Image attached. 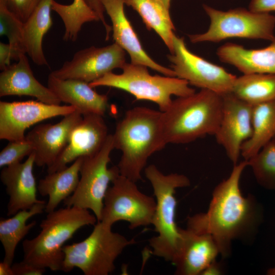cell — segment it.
I'll use <instances>...</instances> for the list:
<instances>
[{
	"label": "cell",
	"instance_id": "obj_1",
	"mask_svg": "<svg viewBox=\"0 0 275 275\" xmlns=\"http://www.w3.org/2000/svg\"><path fill=\"white\" fill-rule=\"evenodd\" d=\"M248 165L246 160L234 165L229 177L214 188L207 211L187 218V229L210 235L224 258L231 255L233 240L254 236L263 220L260 203L253 195L243 196L240 190V178Z\"/></svg>",
	"mask_w": 275,
	"mask_h": 275
},
{
	"label": "cell",
	"instance_id": "obj_2",
	"mask_svg": "<svg viewBox=\"0 0 275 275\" xmlns=\"http://www.w3.org/2000/svg\"><path fill=\"white\" fill-rule=\"evenodd\" d=\"M161 113L144 106L127 110L113 134L115 149L122 155L117 165L120 175L136 182L149 158L167 145L164 140Z\"/></svg>",
	"mask_w": 275,
	"mask_h": 275
},
{
	"label": "cell",
	"instance_id": "obj_3",
	"mask_svg": "<svg viewBox=\"0 0 275 275\" xmlns=\"http://www.w3.org/2000/svg\"><path fill=\"white\" fill-rule=\"evenodd\" d=\"M222 109V95L205 89L173 100L161 113L166 143L187 144L207 135H214Z\"/></svg>",
	"mask_w": 275,
	"mask_h": 275
},
{
	"label": "cell",
	"instance_id": "obj_4",
	"mask_svg": "<svg viewBox=\"0 0 275 275\" xmlns=\"http://www.w3.org/2000/svg\"><path fill=\"white\" fill-rule=\"evenodd\" d=\"M95 215L88 209L76 206L62 208L47 213L34 238L22 242V260L36 267L62 270L65 243L81 228L95 225Z\"/></svg>",
	"mask_w": 275,
	"mask_h": 275
},
{
	"label": "cell",
	"instance_id": "obj_5",
	"mask_svg": "<svg viewBox=\"0 0 275 275\" xmlns=\"http://www.w3.org/2000/svg\"><path fill=\"white\" fill-rule=\"evenodd\" d=\"M150 181L156 200V208L152 224L157 235L149 241L152 255L172 262L181 239L179 227L176 223L177 188L189 186L190 182L184 175L164 174L154 164L144 170Z\"/></svg>",
	"mask_w": 275,
	"mask_h": 275
},
{
	"label": "cell",
	"instance_id": "obj_6",
	"mask_svg": "<svg viewBox=\"0 0 275 275\" xmlns=\"http://www.w3.org/2000/svg\"><path fill=\"white\" fill-rule=\"evenodd\" d=\"M112 227L99 221L84 240L63 248L62 271L80 269L85 275H108L115 269V262L123 251L135 243L134 239L114 232Z\"/></svg>",
	"mask_w": 275,
	"mask_h": 275
},
{
	"label": "cell",
	"instance_id": "obj_7",
	"mask_svg": "<svg viewBox=\"0 0 275 275\" xmlns=\"http://www.w3.org/2000/svg\"><path fill=\"white\" fill-rule=\"evenodd\" d=\"M122 70L121 74L109 72L89 84L94 88L106 86L125 91L136 100L155 103L161 112L169 108L172 96L183 97L196 92L186 80L177 77L152 75L143 65L126 63Z\"/></svg>",
	"mask_w": 275,
	"mask_h": 275
},
{
	"label": "cell",
	"instance_id": "obj_8",
	"mask_svg": "<svg viewBox=\"0 0 275 275\" xmlns=\"http://www.w3.org/2000/svg\"><path fill=\"white\" fill-rule=\"evenodd\" d=\"M203 8L210 19V25L204 33L189 35L191 42H218L230 38L275 39V16L269 13L255 12L243 8L228 11L215 9L206 5Z\"/></svg>",
	"mask_w": 275,
	"mask_h": 275
},
{
	"label": "cell",
	"instance_id": "obj_9",
	"mask_svg": "<svg viewBox=\"0 0 275 275\" xmlns=\"http://www.w3.org/2000/svg\"><path fill=\"white\" fill-rule=\"evenodd\" d=\"M114 149L113 134H109L99 152L84 158L78 186L74 193L63 201L65 206L90 209L98 222L101 221L109 183L120 174L117 166L108 168L111 153Z\"/></svg>",
	"mask_w": 275,
	"mask_h": 275
},
{
	"label": "cell",
	"instance_id": "obj_10",
	"mask_svg": "<svg viewBox=\"0 0 275 275\" xmlns=\"http://www.w3.org/2000/svg\"><path fill=\"white\" fill-rule=\"evenodd\" d=\"M105 194L101 222L112 226L118 221H126L130 229L152 224L156 200L142 193L136 182L119 175Z\"/></svg>",
	"mask_w": 275,
	"mask_h": 275
},
{
	"label": "cell",
	"instance_id": "obj_11",
	"mask_svg": "<svg viewBox=\"0 0 275 275\" xmlns=\"http://www.w3.org/2000/svg\"><path fill=\"white\" fill-rule=\"evenodd\" d=\"M167 57L176 76L189 85L221 95L231 93L237 76L191 52L184 38L175 35L173 51Z\"/></svg>",
	"mask_w": 275,
	"mask_h": 275
},
{
	"label": "cell",
	"instance_id": "obj_12",
	"mask_svg": "<svg viewBox=\"0 0 275 275\" xmlns=\"http://www.w3.org/2000/svg\"><path fill=\"white\" fill-rule=\"evenodd\" d=\"M125 52L115 42L101 47L91 46L77 51L71 61L50 74L60 79L90 83L114 69H122L126 63Z\"/></svg>",
	"mask_w": 275,
	"mask_h": 275
},
{
	"label": "cell",
	"instance_id": "obj_13",
	"mask_svg": "<svg viewBox=\"0 0 275 275\" xmlns=\"http://www.w3.org/2000/svg\"><path fill=\"white\" fill-rule=\"evenodd\" d=\"M76 109L70 105H54L40 101H0V139H25V131L43 120L70 114Z\"/></svg>",
	"mask_w": 275,
	"mask_h": 275
},
{
	"label": "cell",
	"instance_id": "obj_14",
	"mask_svg": "<svg viewBox=\"0 0 275 275\" xmlns=\"http://www.w3.org/2000/svg\"><path fill=\"white\" fill-rule=\"evenodd\" d=\"M222 97V118L214 136L235 165L241 155L242 145L252 133L253 106L232 93L223 95Z\"/></svg>",
	"mask_w": 275,
	"mask_h": 275
},
{
	"label": "cell",
	"instance_id": "obj_15",
	"mask_svg": "<svg viewBox=\"0 0 275 275\" xmlns=\"http://www.w3.org/2000/svg\"><path fill=\"white\" fill-rule=\"evenodd\" d=\"M109 134L103 116L94 114L83 115L72 130L62 152L47 167V173L63 169L80 157L95 155L102 149Z\"/></svg>",
	"mask_w": 275,
	"mask_h": 275
},
{
	"label": "cell",
	"instance_id": "obj_16",
	"mask_svg": "<svg viewBox=\"0 0 275 275\" xmlns=\"http://www.w3.org/2000/svg\"><path fill=\"white\" fill-rule=\"evenodd\" d=\"M83 115L77 109L64 116L58 123L42 124L35 126L25 135L34 146L35 164L38 167L50 166L67 145L72 130Z\"/></svg>",
	"mask_w": 275,
	"mask_h": 275
},
{
	"label": "cell",
	"instance_id": "obj_17",
	"mask_svg": "<svg viewBox=\"0 0 275 275\" xmlns=\"http://www.w3.org/2000/svg\"><path fill=\"white\" fill-rule=\"evenodd\" d=\"M101 2L112 23L113 40L129 55L130 63L146 66L165 76L176 77L172 68L155 62L144 49L124 12V1L101 0Z\"/></svg>",
	"mask_w": 275,
	"mask_h": 275
},
{
	"label": "cell",
	"instance_id": "obj_18",
	"mask_svg": "<svg viewBox=\"0 0 275 275\" xmlns=\"http://www.w3.org/2000/svg\"><path fill=\"white\" fill-rule=\"evenodd\" d=\"M35 155L33 152L23 162L2 168L0 179L8 195L7 215L11 216L20 210H28L44 200L37 198L38 190L33 174Z\"/></svg>",
	"mask_w": 275,
	"mask_h": 275
},
{
	"label": "cell",
	"instance_id": "obj_19",
	"mask_svg": "<svg viewBox=\"0 0 275 275\" xmlns=\"http://www.w3.org/2000/svg\"><path fill=\"white\" fill-rule=\"evenodd\" d=\"M181 239L172 261L177 275H199L219 254L213 238L209 234H198L179 227Z\"/></svg>",
	"mask_w": 275,
	"mask_h": 275
},
{
	"label": "cell",
	"instance_id": "obj_20",
	"mask_svg": "<svg viewBox=\"0 0 275 275\" xmlns=\"http://www.w3.org/2000/svg\"><path fill=\"white\" fill-rule=\"evenodd\" d=\"M10 95L30 96L49 104L60 105L61 102L48 87L35 78L25 54L0 74V96Z\"/></svg>",
	"mask_w": 275,
	"mask_h": 275
},
{
	"label": "cell",
	"instance_id": "obj_21",
	"mask_svg": "<svg viewBox=\"0 0 275 275\" xmlns=\"http://www.w3.org/2000/svg\"><path fill=\"white\" fill-rule=\"evenodd\" d=\"M47 87L61 102L74 106L82 115L103 116L107 109V97L96 92L89 82L75 79H60L50 74Z\"/></svg>",
	"mask_w": 275,
	"mask_h": 275
},
{
	"label": "cell",
	"instance_id": "obj_22",
	"mask_svg": "<svg viewBox=\"0 0 275 275\" xmlns=\"http://www.w3.org/2000/svg\"><path fill=\"white\" fill-rule=\"evenodd\" d=\"M216 54L220 61L234 66L243 74H275V39L268 46L257 49L227 43L218 48Z\"/></svg>",
	"mask_w": 275,
	"mask_h": 275
},
{
	"label": "cell",
	"instance_id": "obj_23",
	"mask_svg": "<svg viewBox=\"0 0 275 275\" xmlns=\"http://www.w3.org/2000/svg\"><path fill=\"white\" fill-rule=\"evenodd\" d=\"M83 159L84 157H80L69 167L47 173L44 178L39 180L37 185L39 193L43 197H48L45 208L47 213L56 210L60 203L76 190L79 181Z\"/></svg>",
	"mask_w": 275,
	"mask_h": 275
},
{
	"label": "cell",
	"instance_id": "obj_24",
	"mask_svg": "<svg viewBox=\"0 0 275 275\" xmlns=\"http://www.w3.org/2000/svg\"><path fill=\"white\" fill-rule=\"evenodd\" d=\"M53 0H41L28 19L24 22L23 40L26 53L38 65H47L42 41L52 25L51 16Z\"/></svg>",
	"mask_w": 275,
	"mask_h": 275
},
{
	"label": "cell",
	"instance_id": "obj_25",
	"mask_svg": "<svg viewBox=\"0 0 275 275\" xmlns=\"http://www.w3.org/2000/svg\"><path fill=\"white\" fill-rule=\"evenodd\" d=\"M46 202L35 204L28 210L19 211L10 218L0 219V241L3 246L5 256L3 261L12 265L17 245L36 225V221L26 224L31 217L43 212Z\"/></svg>",
	"mask_w": 275,
	"mask_h": 275
},
{
	"label": "cell",
	"instance_id": "obj_26",
	"mask_svg": "<svg viewBox=\"0 0 275 275\" xmlns=\"http://www.w3.org/2000/svg\"><path fill=\"white\" fill-rule=\"evenodd\" d=\"M275 138V99L253 106L252 133L242 145L241 155L248 160Z\"/></svg>",
	"mask_w": 275,
	"mask_h": 275
},
{
	"label": "cell",
	"instance_id": "obj_27",
	"mask_svg": "<svg viewBox=\"0 0 275 275\" xmlns=\"http://www.w3.org/2000/svg\"><path fill=\"white\" fill-rule=\"evenodd\" d=\"M141 17L149 31L153 30L162 39L170 52L173 50L175 26L169 10L160 0H124Z\"/></svg>",
	"mask_w": 275,
	"mask_h": 275
},
{
	"label": "cell",
	"instance_id": "obj_28",
	"mask_svg": "<svg viewBox=\"0 0 275 275\" xmlns=\"http://www.w3.org/2000/svg\"><path fill=\"white\" fill-rule=\"evenodd\" d=\"M231 93L252 106L275 99V74H243L236 77Z\"/></svg>",
	"mask_w": 275,
	"mask_h": 275
},
{
	"label": "cell",
	"instance_id": "obj_29",
	"mask_svg": "<svg viewBox=\"0 0 275 275\" xmlns=\"http://www.w3.org/2000/svg\"><path fill=\"white\" fill-rule=\"evenodd\" d=\"M51 8L63 21L65 29L63 39L66 41H75L84 23L99 21L85 0H73L70 5L62 4L53 0Z\"/></svg>",
	"mask_w": 275,
	"mask_h": 275
},
{
	"label": "cell",
	"instance_id": "obj_30",
	"mask_svg": "<svg viewBox=\"0 0 275 275\" xmlns=\"http://www.w3.org/2000/svg\"><path fill=\"white\" fill-rule=\"evenodd\" d=\"M247 161L258 183L264 188L275 190V140Z\"/></svg>",
	"mask_w": 275,
	"mask_h": 275
},
{
	"label": "cell",
	"instance_id": "obj_31",
	"mask_svg": "<svg viewBox=\"0 0 275 275\" xmlns=\"http://www.w3.org/2000/svg\"><path fill=\"white\" fill-rule=\"evenodd\" d=\"M24 22L12 13L0 1V35H5L18 60L22 54H26L23 40Z\"/></svg>",
	"mask_w": 275,
	"mask_h": 275
},
{
	"label": "cell",
	"instance_id": "obj_32",
	"mask_svg": "<svg viewBox=\"0 0 275 275\" xmlns=\"http://www.w3.org/2000/svg\"><path fill=\"white\" fill-rule=\"evenodd\" d=\"M34 151L32 143L25 139L10 141L0 153V167L20 162L25 156Z\"/></svg>",
	"mask_w": 275,
	"mask_h": 275
},
{
	"label": "cell",
	"instance_id": "obj_33",
	"mask_svg": "<svg viewBox=\"0 0 275 275\" xmlns=\"http://www.w3.org/2000/svg\"><path fill=\"white\" fill-rule=\"evenodd\" d=\"M41 0H0L17 18L25 22Z\"/></svg>",
	"mask_w": 275,
	"mask_h": 275
},
{
	"label": "cell",
	"instance_id": "obj_34",
	"mask_svg": "<svg viewBox=\"0 0 275 275\" xmlns=\"http://www.w3.org/2000/svg\"><path fill=\"white\" fill-rule=\"evenodd\" d=\"M14 275H42L46 269L36 267L23 260L12 265Z\"/></svg>",
	"mask_w": 275,
	"mask_h": 275
},
{
	"label": "cell",
	"instance_id": "obj_35",
	"mask_svg": "<svg viewBox=\"0 0 275 275\" xmlns=\"http://www.w3.org/2000/svg\"><path fill=\"white\" fill-rule=\"evenodd\" d=\"M88 5L95 12L99 20L104 27L106 32V40L109 38V34L112 30V26L107 23L105 20L104 12L105 11L101 0H85Z\"/></svg>",
	"mask_w": 275,
	"mask_h": 275
},
{
	"label": "cell",
	"instance_id": "obj_36",
	"mask_svg": "<svg viewBox=\"0 0 275 275\" xmlns=\"http://www.w3.org/2000/svg\"><path fill=\"white\" fill-rule=\"evenodd\" d=\"M11 60L18 61L15 53L9 44L0 43V69L2 71L10 65Z\"/></svg>",
	"mask_w": 275,
	"mask_h": 275
},
{
	"label": "cell",
	"instance_id": "obj_37",
	"mask_svg": "<svg viewBox=\"0 0 275 275\" xmlns=\"http://www.w3.org/2000/svg\"><path fill=\"white\" fill-rule=\"evenodd\" d=\"M249 9L258 13L275 11V0H251Z\"/></svg>",
	"mask_w": 275,
	"mask_h": 275
},
{
	"label": "cell",
	"instance_id": "obj_38",
	"mask_svg": "<svg viewBox=\"0 0 275 275\" xmlns=\"http://www.w3.org/2000/svg\"><path fill=\"white\" fill-rule=\"evenodd\" d=\"M216 260L209 264L201 273V274L204 275H219L221 274V267Z\"/></svg>",
	"mask_w": 275,
	"mask_h": 275
},
{
	"label": "cell",
	"instance_id": "obj_39",
	"mask_svg": "<svg viewBox=\"0 0 275 275\" xmlns=\"http://www.w3.org/2000/svg\"><path fill=\"white\" fill-rule=\"evenodd\" d=\"M1 275H14L12 265L2 261L0 263Z\"/></svg>",
	"mask_w": 275,
	"mask_h": 275
},
{
	"label": "cell",
	"instance_id": "obj_40",
	"mask_svg": "<svg viewBox=\"0 0 275 275\" xmlns=\"http://www.w3.org/2000/svg\"><path fill=\"white\" fill-rule=\"evenodd\" d=\"M169 9L170 8L171 0H160Z\"/></svg>",
	"mask_w": 275,
	"mask_h": 275
},
{
	"label": "cell",
	"instance_id": "obj_41",
	"mask_svg": "<svg viewBox=\"0 0 275 275\" xmlns=\"http://www.w3.org/2000/svg\"><path fill=\"white\" fill-rule=\"evenodd\" d=\"M267 274L268 275H275V266L268 269L267 271Z\"/></svg>",
	"mask_w": 275,
	"mask_h": 275
},
{
	"label": "cell",
	"instance_id": "obj_42",
	"mask_svg": "<svg viewBox=\"0 0 275 275\" xmlns=\"http://www.w3.org/2000/svg\"><path fill=\"white\" fill-rule=\"evenodd\" d=\"M273 140H275V138H274L273 139Z\"/></svg>",
	"mask_w": 275,
	"mask_h": 275
}]
</instances>
